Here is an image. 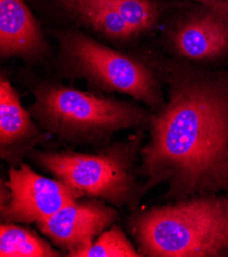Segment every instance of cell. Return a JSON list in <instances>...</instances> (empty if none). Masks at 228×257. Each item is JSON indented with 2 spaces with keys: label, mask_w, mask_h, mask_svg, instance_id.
<instances>
[{
  "label": "cell",
  "mask_w": 228,
  "mask_h": 257,
  "mask_svg": "<svg viewBox=\"0 0 228 257\" xmlns=\"http://www.w3.org/2000/svg\"><path fill=\"white\" fill-rule=\"evenodd\" d=\"M158 68L169 101L150 117V139L140 149L144 194L161 183L170 201L228 192V70L183 61Z\"/></svg>",
  "instance_id": "1"
},
{
  "label": "cell",
  "mask_w": 228,
  "mask_h": 257,
  "mask_svg": "<svg viewBox=\"0 0 228 257\" xmlns=\"http://www.w3.org/2000/svg\"><path fill=\"white\" fill-rule=\"evenodd\" d=\"M140 256H228V192L171 201L129 222Z\"/></svg>",
  "instance_id": "2"
},
{
  "label": "cell",
  "mask_w": 228,
  "mask_h": 257,
  "mask_svg": "<svg viewBox=\"0 0 228 257\" xmlns=\"http://www.w3.org/2000/svg\"><path fill=\"white\" fill-rule=\"evenodd\" d=\"M32 92L31 115L43 130L72 143L106 141L116 132L150 119L147 111L132 102L95 95L59 82H41Z\"/></svg>",
  "instance_id": "3"
},
{
  "label": "cell",
  "mask_w": 228,
  "mask_h": 257,
  "mask_svg": "<svg viewBox=\"0 0 228 257\" xmlns=\"http://www.w3.org/2000/svg\"><path fill=\"white\" fill-rule=\"evenodd\" d=\"M59 65L69 78H83L97 89L127 94L158 111L164 101L156 68L99 43L77 30L55 31Z\"/></svg>",
  "instance_id": "4"
},
{
  "label": "cell",
  "mask_w": 228,
  "mask_h": 257,
  "mask_svg": "<svg viewBox=\"0 0 228 257\" xmlns=\"http://www.w3.org/2000/svg\"><path fill=\"white\" fill-rule=\"evenodd\" d=\"M142 134L115 143L96 154L74 151H33V159L59 181L83 196L99 198L114 206H135L144 195L136 182L134 163Z\"/></svg>",
  "instance_id": "5"
},
{
  "label": "cell",
  "mask_w": 228,
  "mask_h": 257,
  "mask_svg": "<svg viewBox=\"0 0 228 257\" xmlns=\"http://www.w3.org/2000/svg\"><path fill=\"white\" fill-rule=\"evenodd\" d=\"M10 199L0 205L2 219L8 223H37L84 197L59 179L39 175L27 164L9 172Z\"/></svg>",
  "instance_id": "6"
},
{
  "label": "cell",
  "mask_w": 228,
  "mask_h": 257,
  "mask_svg": "<svg viewBox=\"0 0 228 257\" xmlns=\"http://www.w3.org/2000/svg\"><path fill=\"white\" fill-rule=\"evenodd\" d=\"M165 39L171 53L189 64L228 60V19L204 5L175 18Z\"/></svg>",
  "instance_id": "7"
},
{
  "label": "cell",
  "mask_w": 228,
  "mask_h": 257,
  "mask_svg": "<svg viewBox=\"0 0 228 257\" xmlns=\"http://www.w3.org/2000/svg\"><path fill=\"white\" fill-rule=\"evenodd\" d=\"M117 219L118 212L99 199L77 200L37 226L69 256L79 257Z\"/></svg>",
  "instance_id": "8"
},
{
  "label": "cell",
  "mask_w": 228,
  "mask_h": 257,
  "mask_svg": "<svg viewBox=\"0 0 228 257\" xmlns=\"http://www.w3.org/2000/svg\"><path fill=\"white\" fill-rule=\"evenodd\" d=\"M48 44L25 0H0V56L34 63L46 57Z\"/></svg>",
  "instance_id": "9"
},
{
  "label": "cell",
  "mask_w": 228,
  "mask_h": 257,
  "mask_svg": "<svg viewBox=\"0 0 228 257\" xmlns=\"http://www.w3.org/2000/svg\"><path fill=\"white\" fill-rule=\"evenodd\" d=\"M31 113L21 105L17 90L3 75L0 80V154L11 163L19 162L25 151L40 141Z\"/></svg>",
  "instance_id": "10"
},
{
  "label": "cell",
  "mask_w": 228,
  "mask_h": 257,
  "mask_svg": "<svg viewBox=\"0 0 228 257\" xmlns=\"http://www.w3.org/2000/svg\"><path fill=\"white\" fill-rule=\"evenodd\" d=\"M72 18L112 40L128 41L137 36L122 16L101 0H81Z\"/></svg>",
  "instance_id": "11"
},
{
  "label": "cell",
  "mask_w": 228,
  "mask_h": 257,
  "mask_svg": "<svg viewBox=\"0 0 228 257\" xmlns=\"http://www.w3.org/2000/svg\"><path fill=\"white\" fill-rule=\"evenodd\" d=\"M62 253L32 230L15 223L0 225V256L2 257H59Z\"/></svg>",
  "instance_id": "12"
},
{
  "label": "cell",
  "mask_w": 228,
  "mask_h": 257,
  "mask_svg": "<svg viewBox=\"0 0 228 257\" xmlns=\"http://www.w3.org/2000/svg\"><path fill=\"white\" fill-rule=\"evenodd\" d=\"M112 6L136 35L155 28L162 14L158 0H101Z\"/></svg>",
  "instance_id": "13"
},
{
  "label": "cell",
  "mask_w": 228,
  "mask_h": 257,
  "mask_svg": "<svg viewBox=\"0 0 228 257\" xmlns=\"http://www.w3.org/2000/svg\"><path fill=\"white\" fill-rule=\"evenodd\" d=\"M140 256L133 244L126 237L123 230L113 225L104 232L87 250L79 257H138Z\"/></svg>",
  "instance_id": "14"
},
{
  "label": "cell",
  "mask_w": 228,
  "mask_h": 257,
  "mask_svg": "<svg viewBox=\"0 0 228 257\" xmlns=\"http://www.w3.org/2000/svg\"><path fill=\"white\" fill-rule=\"evenodd\" d=\"M196 2L200 3L201 5L207 6L225 18L228 19V2L227 0H196Z\"/></svg>",
  "instance_id": "15"
}]
</instances>
